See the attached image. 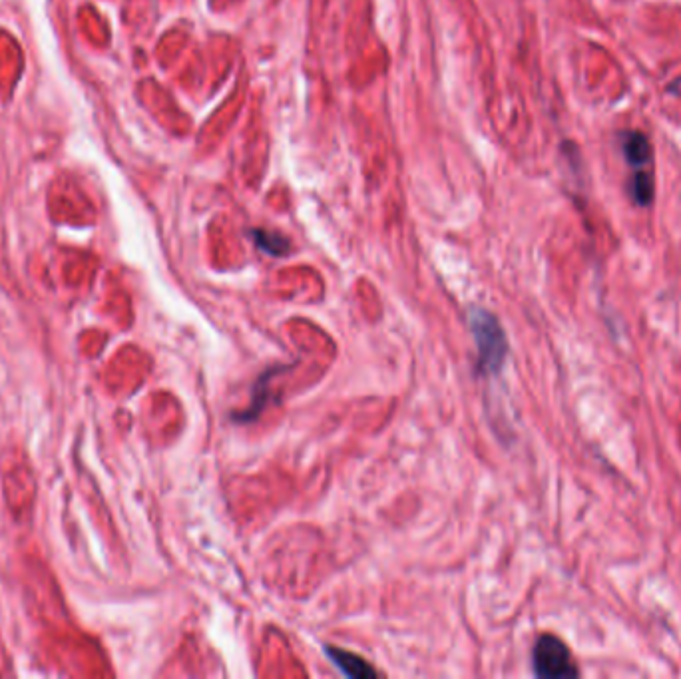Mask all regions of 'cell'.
<instances>
[{
  "label": "cell",
  "mask_w": 681,
  "mask_h": 679,
  "mask_svg": "<svg viewBox=\"0 0 681 679\" xmlns=\"http://www.w3.org/2000/svg\"><path fill=\"white\" fill-rule=\"evenodd\" d=\"M624 152H626V158L632 166H644L650 162L652 158V148H650V142L644 134H630L626 138V144H624Z\"/></svg>",
  "instance_id": "277c9868"
},
{
  "label": "cell",
  "mask_w": 681,
  "mask_h": 679,
  "mask_svg": "<svg viewBox=\"0 0 681 679\" xmlns=\"http://www.w3.org/2000/svg\"><path fill=\"white\" fill-rule=\"evenodd\" d=\"M259 249H263L269 255H285L289 251V241L279 233L269 231H255L253 233Z\"/></svg>",
  "instance_id": "5b68a950"
},
{
  "label": "cell",
  "mask_w": 681,
  "mask_h": 679,
  "mask_svg": "<svg viewBox=\"0 0 681 679\" xmlns=\"http://www.w3.org/2000/svg\"><path fill=\"white\" fill-rule=\"evenodd\" d=\"M325 654L329 656V660L349 678L355 679H371L377 678V672L357 654H351L347 650H341V648H333V646H327Z\"/></svg>",
  "instance_id": "3957f363"
},
{
  "label": "cell",
  "mask_w": 681,
  "mask_h": 679,
  "mask_svg": "<svg viewBox=\"0 0 681 679\" xmlns=\"http://www.w3.org/2000/svg\"><path fill=\"white\" fill-rule=\"evenodd\" d=\"M632 196H634V200L640 206H648L652 202V198H654V180L646 172H640V174L634 176Z\"/></svg>",
  "instance_id": "8992f818"
},
{
  "label": "cell",
  "mask_w": 681,
  "mask_h": 679,
  "mask_svg": "<svg viewBox=\"0 0 681 679\" xmlns=\"http://www.w3.org/2000/svg\"><path fill=\"white\" fill-rule=\"evenodd\" d=\"M536 676L548 679L576 678L578 670L568 648L554 636H542L534 648Z\"/></svg>",
  "instance_id": "7a4b0ae2"
},
{
  "label": "cell",
  "mask_w": 681,
  "mask_h": 679,
  "mask_svg": "<svg viewBox=\"0 0 681 679\" xmlns=\"http://www.w3.org/2000/svg\"><path fill=\"white\" fill-rule=\"evenodd\" d=\"M468 323L476 341L480 369L484 373H498L506 357V337L500 323L494 315L476 307L470 309Z\"/></svg>",
  "instance_id": "6da1fadb"
}]
</instances>
